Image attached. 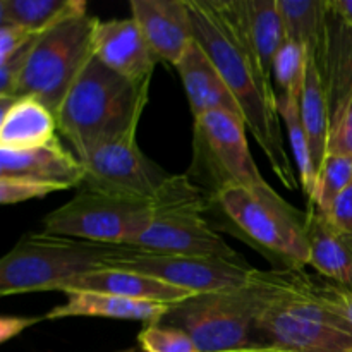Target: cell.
<instances>
[{"label": "cell", "mask_w": 352, "mask_h": 352, "mask_svg": "<svg viewBox=\"0 0 352 352\" xmlns=\"http://www.w3.org/2000/svg\"><path fill=\"white\" fill-rule=\"evenodd\" d=\"M192 34L206 52L239 103L244 124L265 153L278 181L298 188L294 165L282 136L278 93L270 76L246 47L215 0H188Z\"/></svg>", "instance_id": "1"}, {"label": "cell", "mask_w": 352, "mask_h": 352, "mask_svg": "<svg viewBox=\"0 0 352 352\" xmlns=\"http://www.w3.org/2000/svg\"><path fill=\"white\" fill-rule=\"evenodd\" d=\"M150 86L129 81L93 55L57 112V129L72 153L85 162L105 144L138 134Z\"/></svg>", "instance_id": "2"}, {"label": "cell", "mask_w": 352, "mask_h": 352, "mask_svg": "<svg viewBox=\"0 0 352 352\" xmlns=\"http://www.w3.org/2000/svg\"><path fill=\"white\" fill-rule=\"evenodd\" d=\"M296 272L253 268L241 287L191 296L158 323L184 330L199 352H250L258 318L291 287Z\"/></svg>", "instance_id": "3"}, {"label": "cell", "mask_w": 352, "mask_h": 352, "mask_svg": "<svg viewBox=\"0 0 352 352\" xmlns=\"http://www.w3.org/2000/svg\"><path fill=\"white\" fill-rule=\"evenodd\" d=\"M206 220L260 253L274 270H302L309 265L306 212L285 201L272 186H229L208 199Z\"/></svg>", "instance_id": "4"}, {"label": "cell", "mask_w": 352, "mask_h": 352, "mask_svg": "<svg viewBox=\"0 0 352 352\" xmlns=\"http://www.w3.org/2000/svg\"><path fill=\"white\" fill-rule=\"evenodd\" d=\"M186 206H208V196L181 174L158 199H136L79 189L67 203L45 215L43 229L52 234L102 244L129 246L162 213Z\"/></svg>", "instance_id": "5"}, {"label": "cell", "mask_w": 352, "mask_h": 352, "mask_svg": "<svg viewBox=\"0 0 352 352\" xmlns=\"http://www.w3.org/2000/svg\"><path fill=\"white\" fill-rule=\"evenodd\" d=\"M250 352H352V323L313 292L305 270L258 318Z\"/></svg>", "instance_id": "6"}, {"label": "cell", "mask_w": 352, "mask_h": 352, "mask_svg": "<svg viewBox=\"0 0 352 352\" xmlns=\"http://www.w3.org/2000/svg\"><path fill=\"white\" fill-rule=\"evenodd\" d=\"M124 248L47 230L28 232L0 260V294L60 291L67 282L107 268Z\"/></svg>", "instance_id": "7"}, {"label": "cell", "mask_w": 352, "mask_h": 352, "mask_svg": "<svg viewBox=\"0 0 352 352\" xmlns=\"http://www.w3.org/2000/svg\"><path fill=\"white\" fill-rule=\"evenodd\" d=\"M98 23V17L82 14L38 34L14 98L40 100L57 117L65 95L93 57Z\"/></svg>", "instance_id": "8"}, {"label": "cell", "mask_w": 352, "mask_h": 352, "mask_svg": "<svg viewBox=\"0 0 352 352\" xmlns=\"http://www.w3.org/2000/svg\"><path fill=\"white\" fill-rule=\"evenodd\" d=\"M186 175L208 199L229 186H270L250 151L246 124L227 112H208L192 119V160Z\"/></svg>", "instance_id": "9"}, {"label": "cell", "mask_w": 352, "mask_h": 352, "mask_svg": "<svg viewBox=\"0 0 352 352\" xmlns=\"http://www.w3.org/2000/svg\"><path fill=\"white\" fill-rule=\"evenodd\" d=\"M81 164L85 177L79 189L122 198L158 199L179 177L141 151L136 134L105 144Z\"/></svg>", "instance_id": "10"}, {"label": "cell", "mask_w": 352, "mask_h": 352, "mask_svg": "<svg viewBox=\"0 0 352 352\" xmlns=\"http://www.w3.org/2000/svg\"><path fill=\"white\" fill-rule=\"evenodd\" d=\"M107 268L138 272L192 294H208V292L241 287L246 284L253 272L251 265L151 253V251L136 250L133 246L124 248L122 253L107 263Z\"/></svg>", "instance_id": "11"}, {"label": "cell", "mask_w": 352, "mask_h": 352, "mask_svg": "<svg viewBox=\"0 0 352 352\" xmlns=\"http://www.w3.org/2000/svg\"><path fill=\"white\" fill-rule=\"evenodd\" d=\"M208 206H186L162 213L129 246L177 256L208 258L227 263L248 265L206 220Z\"/></svg>", "instance_id": "12"}, {"label": "cell", "mask_w": 352, "mask_h": 352, "mask_svg": "<svg viewBox=\"0 0 352 352\" xmlns=\"http://www.w3.org/2000/svg\"><path fill=\"white\" fill-rule=\"evenodd\" d=\"M93 55L134 82L151 81L160 62L133 17L100 21L93 38Z\"/></svg>", "instance_id": "13"}, {"label": "cell", "mask_w": 352, "mask_h": 352, "mask_svg": "<svg viewBox=\"0 0 352 352\" xmlns=\"http://www.w3.org/2000/svg\"><path fill=\"white\" fill-rule=\"evenodd\" d=\"M82 177L81 160L65 150L58 138L31 150H0V179L31 181L64 191L79 188Z\"/></svg>", "instance_id": "14"}, {"label": "cell", "mask_w": 352, "mask_h": 352, "mask_svg": "<svg viewBox=\"0 0 352 352\" xmlns=\"http://www.w3.org/2000/svg\"><path fill=\"white\" fill-rule=\"evenodd\" d=\"M129 9L158 60L175 67L195 40L188 0H131Z\"/></svg>", "instance_id": "15"}, {"label": "cell", "mask_w": 352, "mask_h": 352, "mask_svg": "<svg viewBox=\"0 0 352 352\" xmlns=\"http://www.w3.org/2000/svg\"><path fill=\"white\" fill-rule=\"evenodd\" d=\"M251 54L272 78L277 52L285 43L277 0H215Z\"/></svg>", "instance_id": "16"}, {"label": "cell", "mask_w": 352, "mask_h": 352, "mask_svg": "<svg viewBox=\"0 0 352 352\" xmlns=\"http://www.w3.org/2000/svg\"><path fill=\"white\" fill-rule=\"evenodd\" d=\"M175 69L184 85L192 119L208 112H227L244 120L239 103L198 41L188 45Z\"/></svg>", "instance_id": "17"}, {"label": "cell", "mask_w": 352, "mask_h": 352, "mask_svg": "<svg viewBox=\"0 0 352 352\" xmlns=\"http://www.w3.org/2000/svg\"><path fill=\"white\" fill-rule=\"evenodd\" d=\"M309 267L332 284L352 287V236L336 229L323 213L308 205L305 220Z\"/></svg>", "instance_id": "18"}, {"label": "cell", "mask_w": 352, "mask_h": 352, "mask_svg": "<svg viewBox=\"0 0 352 352\" xmlns=\"http://www.w3.org/2000/svg\"><path fill=\"white\" fill-rule=\"evenodd\" d=\"M72 291L100 292V294L120 296V298L138 299V301L164 302V305H177L191 296H196L184 289L174 287V285H168L153 277H148V275L122 270V268H102V270L67 282L60 289V292Z\"/></svg>", "instance_id": "19"}, {"label": "cell", "mask_w": 352, "mask_h": 352, "mask_svg": "<svg viewBox=\"0 0 352 352\" xmlns=\"http://www.w3.org/2000/svg\"><path fill=\"white\" fill-rule=\"evenodd\" d=\"M0 150H31L55 136L57 117L36 98H0Z\"/></svg>", "instance_id": "20"}, {"label": "cell", "mask_w": 352, "mask_h": 352, "mask_svg": "<svg viewBox=\"0 0 352 352\" xmlns=\"http://www.w3.org/2000/svg\"><path fill=\"white\" fill-rule=\"evenodd\" d=\"M67 301L45 315V320L71 318V316H96V318L133 320L143 322L144 325L162 322L172 305L151 301H138V299L120 298L100 292L72 291L65 292Z\"/></svg>", "instance_id": "21"}, {"label": "cell", "mask_w": 352, "mask_h": 352, "mask_svg": "<svg viewBox=\"0 0 352 352\" xmlns=\"http://www.w3.org/2000/svg\"><path fill=\"white\" fill-rule=\"evenodd\" d=\"M330 7V3H329ZM330 112L352 95V28L330 10L327 43L320 65Z\"/></svg>", "instance_id": "22"}, {"label": "cell", "mask_w": 352, "mask_h": 352, "mask_svg": "<svg viewBox=\"0 0 352 352\" xmlns=\"http://www.w3.org/2000/svg\"><path fill=\"white\" fill-rule=\"evenodd\" d=\"M277 3L285 40L305 47L320 67L327 43L329 0H277Z\"/></svg>", "instance_id": "23"}, {"label": "cell", "mask_w": 352, "mask_h": 352, "mask_svg": "<svg viewBox=\"0 0 352 352\" xmlns=\"http://www.w3.org/2000/svg\"><path fill=\"white\" fill-rule=\"evenodd\" d=\"M301 117L305 124L306 136L309 141L313 167L318 175L320 167L327 157V144H329L330 131V105L327 96L325 85H323L322 72L315 58L308 55L306 64L305 85L301 91Z\"/></svg>", "instance_id": "24"}, {"label": "cell", "mask_w": 352, "mask_h": 352, "mask_svg": "<svg viewBox=\"0 0 352 352\" xmlns=\"http://www.w3.org/2000/svg\"><path fill=\"white\" fill-rule=\"evenodd\" d=\"M82 14H88L82 0H0V24H17L33 34Z\"/></svg>", "instance_id": "25"}, {"label": "cell", "mask_w": 352, "mask_h": 352, "mask_svg": "<svg viewBox=\"0 0 352 352\" xmlns=\"http://www.w3.org/2000/svg\"><path fill=\"white\" fill-rule=\"evenodd\" d=\"M301 91L302 86L287 89V91H278V113L287 129L289 143H291L292 155H294L296 167L299 170V181L309 199L315 191L316 172L313 167L309 141L301 117Z\"/></svg>", "instance_id": "26"}, {"label": "cell", "mask_w": 352, "mask_h": 352, "mask_svg": "<svg viewBox=\"0 0 352 352\" xmlns=\"http://www.w3.org/2000/svg\"><path fill=\"white\" fill-rule=\"evenodd\" d=\"M352 182V158L342 155H327L316 175V184L308 205L320 213H327L337 196Z\"/></svg>", "instance_id": "27"}, {"label": "cell", "mask_w": 352, "mask_h": 352, "mask_svg": "<svg viewBox=\"0 0 352 352\" xmlns=\"http://www.w3.org/2000/svg\"><path fill=\"white\" fill-rule=\"evenodd\" d=\"M306 64H308V50L294 41L285 40L275 55L274 69H272V76L275 78L280 91L301 88L305 85Z\"/></svg>", "instance_id": "28"}, {"label": "cell", "mask_w": 352, "mask_h": 352, "mask_svg": "<svg viewBox=\"0 0 352 352\" xmlns=\"http://www.w3.org/2000/svg\"><path fill=\"white\" fill-rule=\"evenodd\" d=\"M141 352H199L195 340L181 329L150 323L138 336Z\"/></svg>", "instance_id": "29"}, {"label": "cell", "mask_w": 352, "mask_h": 352, "mask_svg": "<svg viewBox=\"0 0 352 352\" xmlns=\"http://www.w3.org/2000/svg\"><path fill=\"white\" fill-rule=\"evenodd\" d=\"M352 158V95L330 112V131L327 155Z\"/></svg>", "instance_id": "30"}, {"label": "cell", "mask_w": 352, "mask_h": 352, "mask_svg": "<svg viewBox=\"0 0 352 352\" xmlns=\"http://www.w3.org/2000/svg\"><path fill=\"white\" fill-rule=\"evenodd\" d=\"M57 191V188L48 184L19 181V179H0V203L2 205H16V203L28 201V199L45 198L50 192Z\"/></svg>", "instance_id": "31"}, {"label": "cell", "mask_w": 352, "mask_h": 352, "mask_svg": "<svg viewBox=\"0 0 352 352\" xmlns=\"http://www.w3.org/2000/svg\"><path fill=\"white\" fill-rule=\"evenodd\" d=\"M313 292L330 309L352 323V287H342L322 278V280H313Z\"/></svg>", "instance_id": "32"}, {"label": "cell", "mask_w": 352, "mask_h": 352, "mask_svg": "<svg viewBox=\"0 0 352 352\" xmlns=\"http://www.w3.org/2000/svg\"><path fill=\"white\" fill-rule=\"evenodd\" d=\"M36 36L17 24H0V62L33 43Z\"/></svg>", "instance_id": "33"}, {"label": "cell", "mask_w": 352, "mask_h": 352, "mask_svg": "<svg viewBox=\"0 0 352 352\" xmlns=\"http://www.w3.org/2000/svg\"><path fill=\"white\" fill-rule=\"evenodd\" d=\"M323 215L336 229L352 236V182L337 196L329 212Z\"/></svg>", "instance_id": "34"}, {"label": "cell", "mask_w": 352, "mask_h": 352, "mask_svg": "<svg viewBox=\"0 0 352 352\" xmlns=\"http://www.w3.org/2000/svg\"><path fill=\"white\" fill-rule=\"evenodd\" d=\"M41 320H45V316H2L0 320V342H7L12 337L19 336L23 330L30 329V327L36 325Z\"/></svg>", "instance_id": "35"}, {"label": "cell", "mask_w": 352, "mask_h": 352, "mask_svg": "<svg viewBox=\"0 0 352 352\" xmlns=\"http://www.w3.org/2000/svg\"><path fill=\"white\" fill-rule=\"evenodd\" d=\"M330 10L352 28V0H329Z\"/></svg>", "instance_id": "36"}, {"label": "cell", "mask_w": 352, "mask_h": 352, "mask_svg": "<svg viewBox=\"0 0 352 352\" xmlns=\"http://www.w3.org/2000/svg\"><path fill=\"white\" fill-rule=\"evenodd\" d=\"M117 352H138L136 347H129V349H122V351H117Z\"/></svg>", "instance_id": "37"}]
</instances>
